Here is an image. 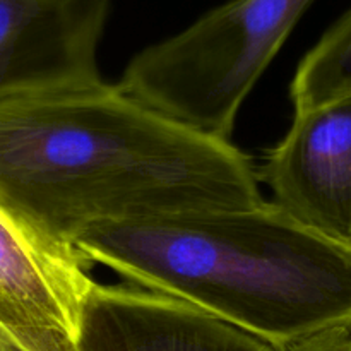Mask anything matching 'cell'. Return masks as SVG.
<instances>
[{"mask_svg": "<svg viewBox=\"0 0 351 351\" xmlns=\"http://www.w3.org/2000/svg\"><path fill=\"white\" fill-rule=\"evenodd\" d=\"M264 202L230 141L171 122L103 81L0 101V209L75 250L95 223Z\"/></svg>", "mask_w": 351, "mask_h": 351, "instance_id": "6da1fadb", "label": "cell"}, {"mask_svg": "<svg viewBox=\"0 0 351 351\" xmlns=\"http://www.w3.org/2000/svg\"><path fill=\"white\" fill-rule=\"evenodd\" d=\"M74 249L274 351L351 335V243L307 228L274 202L95 223Z\"/></svg>", "mask_w": 351, "mask_h": 351, "instance_id": "7a4b0ae2", "label": "cell"}, {"mask_svg": "<svg viewBox=\"0 0 351 351\" xmlns=\"http://www.w3.org/2000/svg\"><path fill=\"white\" fill-rule=\"evenodd\" d=\"M314 0H230L137 53L120 91L171 122L230 141L237 113Z\"/></svg>", "mask_w": 351, "mask_h": 351, "instance_id": "3957f363", "label": "cell"}, {"mask_svg": "<svg viewBox=\"0 0 351 351\" xmlns=\"http://www.w3.org/2000/svg\"><path fill=\"white\" fill-rule=\"evenodd\" d=\"M89 267L0 209V329L29 351H81Z\"/></svg>", "mask_w": 351, "mask_h": 351, "instance_id": "277c9868", "label": "cell"}, {"mask_svg": "<svg viewBox=\"0 0 351 351\" xmlns=\"http://www.w3.org/2000/svg\"><path fill=\"white\" fill-rule=\"evenodd\" d=\"M110 0H0V101L95 84Z\"/></svg>", "mask_w": 351, "mask_h": 351, "instance_id": "5b68a950", "label": "cell"}, {"mask_svg": "<svg viewBox=\"0 0 351 351\" xmlns=\"http://www.w3.org/2000/svg\"><path fill=\"white\" fill-rule=\"evenodd\" d=\"M257 178L298 223L351 243V95L295 113Z\"/></svg>", "mask_w": 351, "mask_h": 351, "instance_id": "8992f818", "label": "cell"}, {"mask_svg": "<svg viewBox=\"0 0 351 351\" xmlns=\"http://www.w3.org/2000/svg\"><path fill=\"white\" fill-rule=\"evenodd\" d=\"M81 351H274L254 336L167 295L95 285L84 300Z\"/></svg>", "mask_w": 351, "mask_h": 351, "instance_id": "52a82bcc", "label": "cell"}, {"mask_svg": "<svg viewBox=\"0 0 351 351\" xmlns=\"http://www.w3.org/2000/svg\"><path fill=\"white\" fill-rule=\"evenodd\" d=\"M351 95V9L304 57L290 86L295 113Z\"/></svg>", "mask_w": 351, "mask_h": 351, "instance_id": "ba28073f", "label": "cell"}, {"mask_svg": "<svg viewBox=\"0 0 351 351\" xmlns=\"http://www.w3.org/2000/svg\"><path fill=\"white\" fill-rule=\"evenodd\" d=\"M291 351H351V335L329 336V338L307 343Z\"/></svg>", "mask_w": 351, "mask_h": 351, "instance_id": "9c48e42d", "label": "cell"}, {"mask_svg": "<svg viewBox=\"0 0 351 351\" xmlns=\"http://www.w3.org/2000/svg\"><path fill=\"white\" fill-rule=\"evenodd\" d=\"M0 351H29L0 329Z\"/></svg>", "mask_w": 351, "mask_h": 351, "instance_id": "30bf717a", "label": "cell"}]
</instances>
